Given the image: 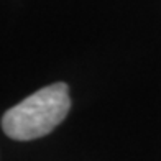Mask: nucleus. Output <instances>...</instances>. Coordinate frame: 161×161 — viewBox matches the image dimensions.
<instances>
[{"label":"nucleus","instance_id":"1","mask_svg":"<svg viewBox=\"0 0 161 161\" xmlns=\"http://www.w3.org/2000/svg\"><path fill=\"white\" fill-rule=\"evenodd\" d=\"M71 108L69 87L54 82L8 108L2 117L3 133L18 142H28L51 133Z\"/></svg>","mask_w":161,"mask_h":161}]
</instances>
